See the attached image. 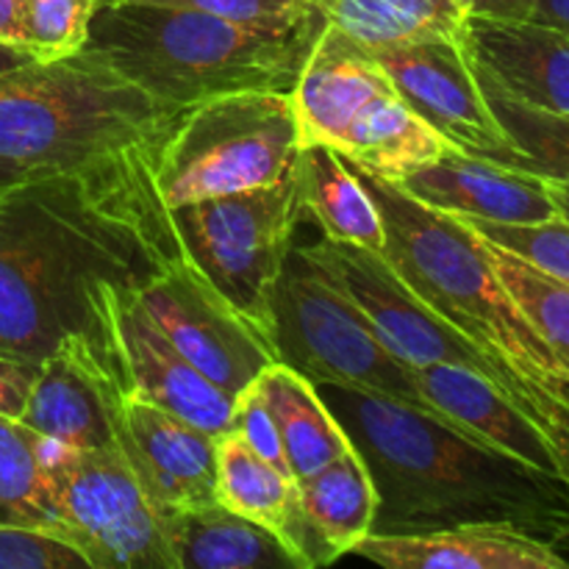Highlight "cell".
Masks as SVG:
<instances>
[{
    "mask_svg": "<svg viewBox=\"0 0 569 569\" xmlns=\"http://www.w3.org/2000/svg\"><path fill=\"white\" fill-rule=\"evenodd\" d=\"M306 259L365 315L381 342L411 370L431 365H459L492 378L517 403V392L506 372L439 315H433L392 270L383 253L356 244L320 242L300 244ZM520 406V403H517Z\"/></svg>",
    "mask_w": 569,
    "mask_h": 569,
    "instance_id": "obj_12",
    "label": "cell"
},
{
    "mask_svg": "<svg viewBox=\"0 0 569 569\" xmlns=\"http://www.w3.org/2000/svg\"><path fill=\"white\" fill-rule=\"evenodd\" d=\"M545 183H548V192H550V200H553V206H556V214H559L561 220L569 222V176L567 178H545Z\"/></svg>",
    "mask_w": 569,
    "mask_h": 569,
    "instance_id": "obj_41",
    "label": "cell"
},
{
    "mask_svg": "<svg viewBox=\"0 0 569 569\" xmlns=\"http://www.w3.org/2000/svg\"><path fill=\"white\" fill-rule=\"evenodd\" d=\"M356 556L387 569H567L553 542L506 522H465L420 533H370Z\"/></svg>",
    "mask_w": 569,
    "mask_h": 569,
    "instance_id": "obj_19",
    "label": "cell"
},
{
    "mask_svg": "<svg viewBox=\"0 0 569 569\" xmlns=\"http://www.w3.org/2000/svg\"><path fill=\"white\" fill-rule=\"evenodd\" d=\"M56 537L89 569H176L164 517L153 509L117 448L78 450L44 445Z\"/></svg>",
    "mask_w": 569,
    "mask_h": 569,
    "instance_id": "obj_10",
    "label": "cell"
},
{
    "mask_svg": "<svg viewBox=\"0 0 569 569\" xmlns=\"http://www.w3.org/2000/svg\"><path fill=\"white\" fill-rule=\"evenodd\" d=\"M483 248H487L495 276L500 278L509 298L515 300L520 315L526 317L533 333L548 345L569 378V283L548 276L522 256L511 253L489 239H483Z\"/></svg>",
    "mask_w": 569,
    "mask_h": 569,
    "instance_id": "obj_28",
    "label": "cell"
},
{
    "mask_svg": "<svg viewBox=\"0 0 569 569\" xmlns=\"http://www.w3.org/2000/svg\"><path fill=\"white\" fill-rule=\"evenodd\" d=\"M28 178H33V172H28L26 167L14 164V161L0 159V192L9 187H17V183L28 181Z\"/></svg>",
    "mask_w": 569,
    "mask_h": 569,
    "instance_id": "obj_42",
    "label": "cell"
},
{
    "mask_svg": "<svg viewBox=\"0 0 569 569\" xmlns=\"http://www.w3.org/2000/svg\"><path fill=\"white\" fill-rule=\"evenodd\" d=\"M537 0H472V14L487 17H531Z\"/></svg>",
    "mask_w": 569,
    "mask_h": 569,
    "instance_id": "obj_38",
    "label": "cell"
},
{
    "mask_svg": "<svg viewBox=\"0 0 569 569\" xmlns=\"http://www.w3.org/2000/svg\"><path fill=\"white\" fill-rule=\"evenodd\" d=\"M122 289L128 287L111 283L100 289L98 328L70 333L39 361L20 422L61 448H117V411L126 392H131L114 320V303Z\"/></svg>",
    "mask_w": 569,
    "mask_h": 569,
    "instance_id": "obj_11",
    "label": "cell"
},
{
    "mask_svg": "<svg viewBox=\"0 0 569 569\" xmlns=\"http://www.w3.org/2000/svg\"><path fill=\"white\" fill-rule=\"evenodd\" d=\"M378 489L372 533L506 522L548 542L569 539V483L509 459L445 422L337 383H315Z\"/></svg>",
    "mask_w": 569,
    "mask_h": 569,
    "instance_id": "obj_2",
    "label": "cell"
},
{
    "mask_svg": "<svg viewBox=\"0 0 569 569\" xmlns=\"http://www.w3.org/2000/svg\"><path fill=\"white\" fill-rule=\"evenodd\" d=\"M164 337L226 395L237 398L278 350L189 259L161 272L137 295Z\"/></svg>",
    "mask_w": 569,
    "mask_h": 569,
    "instance_id": "obj_13",
    "label": "cell"
},
{
    "mask_svg": "<svg viewBox=\"0 0 569 569\" xmlns=\"http://www.w3.org/2000/svg\"><path fill=\"white\" fill-rule=\"evenodd\" d=\"M350 170L383 220V259L433 315L506 372L520 409L542 428L556 406L569 403V378L495 276L483 239L465 220L422 206L395 181L353 164Z\"/></svg>",
    "mask_w": 569,
    "mask_h": 569,
    "instance_id": "obj_3",
    "label": "cell"
},
{
    "mask_svg": "<svg viewBox=\"0 0 569 569\" xmlns=\"http://www.w3.org/2000/svg\"><path fill=\"white\" fill-rule=\"evenodd\" d=\"M295 170L303 220L309 217L317 222L322 239L383 253L387 233L376 200L367 194L342 156L322 144H309L300 148Z\"/></svg>",
    "mask_w": 569,
    "mask_h": 569,
    "instance_id": "obj_24",
    "label": "cell"
},
{
    "mask_svg": "<svg viewBox=\"0 0 569 569\" xmlns=\"http://www.w3.org/2000/svg\"><path fill=\"white\" fill-rule=\"evenodd\" d=\"M272 311L278 359L311 383L381 395L448 426L442 411L422 395L417 372L381 342L365 315L306 259L300 244L289 250Z\"/></svg>",
    "mask_w": 569,
    "mask_h": 569,
    "instance_id": "obj_8",
    "label": "cell"
},
{
    "mask_svg": "<svg viewBox=\"0 0 569 569\" xmlns=\"http://www.w3.org/2000/svg\"><path fill=\"white\" fill-rule=\"evenodd\" d=\"M542 431L548 433L550 442H553L556 456H559L561 465V476H565V481L569 483V403H559L550 411Z\"/></svg>",
    "mask_w": 569,
    "mask_h": 569,
    "instance_id": "obj_36",
    "label": "cell"
},
{
    "mask_svg": "<svg viewBox=\"0 0 569 569\" xmlns=\"http://www.w3.org/2000/svg\"><path fill=\"white\" fill-rule=\"evenodd\" d=\"M395 183L422 206L461 220L542 222L556 217L542 176L478 159L456 148H448L439 159L417 167Z\"/></svg>",
    "mask_w": 569,
    "mask_h": 569,
    "instance_id": "obj_18",
    "label": "cell"
},
{
    "mask_svg": "<svg viewBox=\"0 0 569 569\" xmlns=\"http://www.w3.org/2000/svg\"><path fill=\"white\" fill-rule=\"evenodd\" d=\"M172 220L189 261L276 345L272 300L303 222L298 170L267 187L183 203Z\"/></svg>",
    "mask_w": 569,
    "mask_h": 569,
    "instance_id": "obj_9",
    "label": "cell"
},
{
    "mask_svg": "<svg viewBox=\"0 0 569 569\" xmlns=\"http://www.w3.org/2000/svg\"><path fill=\"white\" fill-rule=\"evenodd\" d=\"M100 0H26L22 44L39 61L83 50Z\"/></svg>",
    "mask_w": 569,
    "mask_h": 569,
    "instance_id": "obj_30",
    "label": "cell"
},
{
    "mask_svg": "<svg viewBox=\"0 0 569 569\" xmlns=\"http://www.w3.org/2000/svg\"><path fill=\"white\" fill-rule=\"evenodd\" d=\"M137 3L183 6V9L206 11L239 26L267 28V31H292L326 20L311 0H137Z\"/></svg>",
    "mask_w": 569,
    "mask_h": 569,
    "instance_id": "obj_32",
    "label": "cell"
},
{
    "mask_svg": "<svg viewBox=\"0 0 569 569\" xmlns=\"http://www.w3.org/2000/svg\"><path fill=\"white\" fill-rule=\"evenodd\" d=\"M253 387L276 422L295 481L315 476L353 450L345 428L303 372L283 361H272L259 372Z\"/></svg>",
    "mask_w": 569,
    "mask_h": 569,
    "instance_id": "obj_23",
    "label": "cell"
},
{
    "mask_svg": "<svg viewBox=\"0 0 569 569\" xmlns=\"http://www.w3.org/2000/svg\"><path fill=\"white\" fill-rule=\"evenodd\" d=\"M461 42L476 72L533 109L569 111V33L531 17L467 11Z\"/></svg>",
    "mask_w": 569,
    "mask_h": 569,
    "instance_id": "obj_17",
    "label": "cell"
},
{
    "mask_svg": "<svg viewBox=\"0 0 569 569\" xmlns=\"http://www.w3.org/2000/svg\"><path fill=\"white\" fill-rule=\"evenodd\" d=\"M33 59H37V56H33L28 48H22V44L0 42V72H9L14 70V67L28 64V61Z\"/></svg>",
    "mask_w": 569,
    "mask_h": 569,
    "instance_id": "obj_40",
    "label": "cell"
},
{
    "mask_svg": "<svg viewBox=\"0 0 569 569\" xmlns=\"http://www.w3.org/2000/svg\"><path fill=\"white\" fill-rule=\"evenodd\" d=\"M217 500L276 533L300 569L337 561L306 517L298 481L261 459L233 428L217 439Z\"/></svg>",
    "mask_w": 569,
    "mask_h": 569,
    "instance_id": "obj_21",
    "label": "cell"
},
{
    "mask_svg": "<svg viewBox=\"0 0 569 569\" xmlns=\"http://www.w3.org/2000/svg\"><path fill=\"white\" fill-rule=\"evenodd\" d=\"M300 131L292 92H231L187 106L156 156L170 209L267 187L295 167Z\"/></svg>",
    "mask_w": 569,
    "mask_h": 569,
    "instance_id": "obj_7",
    "label": "cell"
},
{
    "mask_svg": "<svg viewBox=\"0 0 569 569\" xmlns=\"http://www.w3.org/2000/svg\"><path fill=\"white\" fill-rule=\"evenodd\" d=\"M139 292L122 289L114 303L117 337L131 392L220 439L233 428V398L211 383L142 309Z\"/></svg>",
    "mask_w": 569,
    "mask_h": 569,
    "instance_id": "obj_16",
    "label": "cell"
},
{
    "mask_svg": "<svg viewBox=\"0 0 569 569\" xmlns=\"http://www.w3.org/2000/svg\"><path fill=\"white\" fill-rule=\"evenodd\" d=\"M176 569H300L281 539L220 500L164 517Z\"/></svg>",
    "mask_w": 569,
    "mask_h": 569,
    "instance_id": "obj_22",
    "label": "cell"
},
{
    "mask_svg": "<svg viewBox=\"0 0 569 569\" xmlns=\"http://www.w3.org/2000/svg\"><path fill=\"white\" fill-rule=\"evenodd\" d=\"M415 372L422 395L453 431L533 470L565 478L548 433L492 378L459 365H431Z\"/></svg>",
    "mask_w": 569,
    "mask_h": 569,
    "instance_id": "obj_20",
    "label": "cell"
},
{
    "mask_svg": "<svg viewBox=\"0 0 569 569\" xmlns=\"http://www.w3.org/2000/svg\"><path fill=\"white\" fill-rule=\"evenodd\" d=\"M22 11L26 0H0V42L22 44Z\"/></svg>",
    "mask_w": 569,
    "mask_h": 569,
    "instance_id": "obj_37",
    "label": "cell"
},
{
    "mask_svg": "<svg viewBox=\"0 0 569 569\" xmlns=\"http://www.w3.org/2000/svg\"><path fill=\"white\" fill-rule=\"evenodd\" d=\"M322 28L267 31L183 6L100 0L83 50L161 103L192 106L250 89L292 92Z\"/></svg>",
    "mask_w": 569,
    "mask_h": 569,
    "instance_id": "obj_4",
    "label": "cell"
},
{
    "mask_svg": "<svg viewBox=\"0 0 569 569\" xmlns=\"http://www.w3.org/2000/svg\"><path fill=\"white\" fill-rule=\"evenodd\" d=\"M326 22L367 50L417 39H461V0H311Z\"/></svg>",
    "mask_w": 569,
    "mask_h": 569,
    "instance_id": "obj_26",
    "label": "cell"
},
{
    "mask_svg": "<svg viewBox=\"0 0 569 569\" xmlns=\"http://www.w3.org/2000/svg\"><path fill=\"white\" fill-rule=\"evenodd\" d=\"M37 372L39 365H33V361L0 356V415L20 420L33 381H37Z\"/></svg>",
    "mask_w": 569,
    "mask_h": 569,
    "instance_id": "obj_35",
    "label": "cell"
},
{
    "mask_svg": "<svg viewBox=\"0 0 569 569\" xmlns=\"http://www.w3.org/2000/svg\"><path fill=\"white\" fill-rule=\"evenodd\" d=\"M159 150L0 192V356L39 365L94 331L103 287L142 292L189 259L156 187Z\"/></svg>",
    "mask_w": 569,
    "mask_h": 569,
    "instance_id": "obj_1",
    "label": "cell"
},
{
    "mask_svg": "<svg viewBox=\"0 0 569 569\" xmlns=\"http://www.w3.org/2000/svg\"><path fill=\"white\" fill-rule=\"evenodd\" d=\"M44 445L14 417L0 415V526L42 528L56 533V515L50 503Z\"/></svg>",
    "mask_w": 569,
    "mask_h": 569,
    "instance_id": "obj_27",
    "label": "cell"
},
{
    "mask_svg": "<svg viewBox=\"0 0 569 569\" xmlns=\"http://www.w3.org/2000/svg\"><path fill=\"white\" fill-rule=\"evenodd\" d=\"M531 20L569 33V0H537L531 11Z\"/></svg>",
    "mask_w": 569,
    "mask_h": 569,
    "instance_id": "obj_39",
    "label": "cell"
},
{
    "mask_svg": "<svg viewBox=\"0 0 569 569\" xmlns=\"http://www.w3.org/2000/svg\"><path fill=\"white\" fill-rule=\"evenodd\" d=\"M0 569H89L87 559L42 528L0 526Z\"/></svg>",
    "mask_w": 569,
    "mask_h": 569,
    "instance_id": "obj_33",
    "label": "cell"
},
{
    "mask_svg": "<svg viewBox=\"0 0 569 569\" xmlns=\"http://www.w3.org/2000/svg\"><path fill=\"white\" fill-rule=\"evenodd\" d=\"M465 222L489 242L522 256L548 276L569 283V222L559 214L542 222H487L470 217Z\"/></svg>",
    "mask_w": 569,
    "mask_h": 569,
    "instance_id": "obj_31",
    "label": "cell"
},
{
    "mask_svg": "<svg viewBox=\"0 0 569 569\" xmlns=\"http://www.w3.org/2000/svg\"><path fill=\"white\" fill-rule=\"evenodd\" d=\"M117 450L161 517L217 500V437L137 392L117 411Z\"/></svg>",
    "mask_w": 569,
    "mask_h": 569,
    "instance_id": "obj_15",
    "label": "cell"
},
{
    "mask_svg": "<svg viewBox=\"0 0 569 569\" xmlns=\"http://www.w3.org/2000/svg\"><path fill=\"white\" fill-rule=\"evenodd\" d=\"M298 489L311 528L320 533L333 559L353 553L356 545L372 533L378 489L356 448L298 481Z\"/></svg>",
    "mask_w": 569,
    "mask_h": 569,
    "instance_id": "obj_25",
    "label": "cell"
},
{
    "mask_svg": "<svg viewBox=\"0 0 569 569\" xmlns=\"http://www.w3.org/2000/svg\"><path fill=\"white\" fill-rule=\"evenodd\" d=\"M233 431L242 433L244 442H248L261 459L270 461L276 470L292 476L287 465V456H283V445L281 437H278L276 422H272L270 411H267L264 400L256 392L253 383L233 398Z\"/></svg>",
    "mask_w": 569,
    "mask_h": 569,
    "instance_id": "obj_34",
    "label": "cell"
},
{
    "mask_svg": "<svg viewBox=\"0 0 569 569\" xmlns=\"http://www.w3.org/2000/svg\"><path fill=\"white\" fill-rule=\"evenodd\" d=\"M461 3H465V6H467V9H470V3H472V0H461Z\"/></svg>",
    "mask_w": 569,
    "mask_h": 569,
    "instance_id": "obj_43",
    "label": "cell"
},
{
    "mask_svg": "<svg viewBox=\"0 0 569 569\" xmlns=\"http://www.w3.org/2000/svg\"><path fill=\"white\" fill-rule=\"evenodd\" d=\"M187 106L161 103L89 50L0 72V159L33 176L159 150Z\"/></svg>",
    "mask_w": 569,
    "mask_h": 569,
    "instance_id": "obj_5",
    "label": "cell"
},
{
    "mask_svg": "<svg viewBox=\"0 0 569 569\" xmlns=\"http://www.w3.org/2000/svg\"><path fill=\"white\" fill-rule=\"evenodd\" d=\"M395 89L450 148L526 170V159L495 120L461 39H417L370 50Z\"/></svg>",
    "mask_w": 569,
    "mask_h": 569,
    "instance_id": "obj_14",
    "label": "cell"
},
{
    "mask_svg": "<svg viewBox=\"0 0 569 569\" xmlns=\"http://www.w3.org/2000/svg\"><path fill=\"white\" fill-rule=\"evenodd\" d=\"M472 64V61H470ZM476 70V67H472ZM481 92L492 109L495 120L506 131L520 156L526 159V172L542 178L569 176V111L533 109L509 98L503 89L476 72Z\"/></svg>",
    "mask_w": 569,
    "mask_h": 569,
    "instance_id": "obj_29",
    "label": "cell"
},
{
    "mask_svg": "<svg viewBox=\"0 0 569 569\" xmlns=\"http://www.w3.org/2000/svg\"><path fill=\"white\" fill-rule=\"evenodd\" d=\"M292 103L300 148H331L387 181H400L450 148L406 106L370 50L331 22L300 70Z\"/></svg>",
    "mask_w": 569,
    "mask_h": 569,
    "instance_id": "obj_6",
    "label": "cell"
}]
</instances>
